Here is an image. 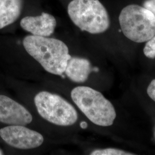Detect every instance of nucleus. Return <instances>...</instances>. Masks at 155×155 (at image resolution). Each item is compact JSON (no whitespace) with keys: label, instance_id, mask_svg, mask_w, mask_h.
I'll return each mask as SVG.
<instances>
[{"label":"nucleus","instance_id":"obj_8","mask_svg":"<svg viewBox=\"0 0 155 155\" xmlns=\"http://www.w3.org/2000/svg\"><path fill=\"white\" fill-rule=\"evenodd\" d=\"M20 26L32 35L49 37L54 32L56 20L52 15L43 13L40 16L24 17L21 20Z\"/></svg>","mask_w":155,"mask_h":155},{"label":"nucleus","instance_id":"obj_3","mask_svg":"<svg viewBox=\"0 0 155 155\" xmlns=\"http://www.w3.org/2000/svg\"><path fill=\"white\" fill-rule=\"evenodd\" d=\"M67 11L72 22L83 31L99 34L110 27L109 14L99 0H72Z\"/></svg>","mask_w":155,"mask_h":155},{"label":"nucleus","instance_id":"obj_7","mask_svg":"<svg viewBox=\"0 0 155 155\" xmlns=\"http://www.w3.org/2000/svg\"><path fill=\"white\" fill-rule=\"evenodd\" d=\"M32 121L30 112L11 98L0 95V122L10 125H27Z\"/></svg>","mask_w":155,"mask_h":155},{"label":"nucleus","instance_id":"obj_11","mask_svg":"<svg viewBox=\"0 0 155 155\" xmlns=\"http://www.w3.org/2000/svg\"><path fill=\"white\" fill-rule=\"evenodd\" d=\"M90 155H134L122 150L115 148H106L104 150H97L93 151Z\"/></svg>","mask_w":155,"mask_h":155},{"label":"nucleus","instance_id":"obj_9","mask_svg":"<svg viewBox=\"0 0 155 155\" xmlns=\"http://www.w3.org/2000/svg\"><path fill=\"white\" fill-rule=\"evenodd\" d=\"M92 71L90 62L86 59L79 57H71L67 62L65 74L72 82L83 83L88 79Z\"/></svg>","mask_w":155,"mask_h":155},{"label":"nucleus","instance_id":"obj_5","mask_svg":"<svg viewBox=\"0 0 155 155\" xmlns=\"http://www.w3.org/2000/svg\"><path fill=\"white\" fill-rule=\"evenodd\" d=\"M34 102L40 116L52 124L66 127L77 121L74 107L57 94L41 91L35 96Z\"/></svg>","mask_w":155,"mask_h":155},{"label":"nucleus","instance_id":"obj_16","mask_svg":"<svg viewBox=\"0 0 155 155\" xmlns=\"http://www.w3.org/2000/svg\"><path fill=\"white\" fill-rule=\"evenodd\" d=\"M4 155V153H3V151L0 149V155Z\"/></svg>","mask_w":155,"mask_h":155},{"label":"nucleus","instance_id":"obj_14","mask_svg":"<svg viewBox=\"0 0 155 155\" xmlns=\"http://www.w3.org/2000/svg\"><path fill=\"white\" fill-rule=\"evenodd\" d=\"M147 94L155 102V79L152 81L147 88Z\"/></svg>","mask_w":155,"mask_h":155},{"label":"nucleus","instance_id":"obj_4","mask_svg":"<svg viewBox=\"0 0 155 155\" xmlns=\"http://www.w3.org/2000/svg\"><path fill=\"white\" fill-rule=\"evenodd\" d=\"M118 20L122 33L132 41L144 43L155 35V16L143 6L136 4L125 6Z\"/></svg>","mask_w":155,"mask_h":155},{"label":"nucleus","instance_id":"obj_6","mask_svg":"<svg viewBox=\"0 0 155 155\" xmlns=\"http://www.w3.org/2000/svg\"><path fill=\"white\" fill-rule=\"evenodd\" d=\"M0 136L6 144L20 150L40 147L44 141L43 136L24 125H9L0 129Z\"/></svg>","mask_w":155,"mask_h":155},{"label":"nucleus","instance_id":"obj_13","mask_svg":"<svg viewBox=\"0 0 155 155\" xmlns=\"http://www.w3.org/2000/svg\"><path fill=\"white\" fill-rule=\"evenodd\" d=\"M143 7L151 12L155 16V0H145Z\"/></svg>","mask_w":155,"mask_h":155},{"label":"nucleus","instance_id":"obj_1","mask_svg":"<svg viewBox=\"0 0 155 155\" xmlns=\"http://www.w3.org/2000/svg\"><path fill=\"white\" fill-rule=\"evenodd\" d=\"M23 45L45 71L54 75H62L71 57L66 45L58 39L32 35L24 39Z\"/></svg>","mask_w":155,"mask_h":155},{"label":"nucleus","instance_id":"obj_10","mask_svg":"<svg viewBox=\"0 0 155 155\" xmlns=\"http://www.w3.org/2000/svg\"><path fill=\"white\" fill-rule=\"evenodd\" d=\"M22 7V0H0V29L15 22Z\"/></svg>","mask_w":155,"mask_h":155},{"label":"nucleus","instance_id":"obj_15","mask_svg":"<svg viewBox=\"0 0 155 155\" xmlns=\"http://www.w3.org/2000/svg\"><path fill=\"white\" fill-rule=\"evenodd\" d=\"M81 127L83 129H85L87 127V124L86 122H82L81 123Z\"/></svg>","mask_w":155,"mask_h":155},{"label":"nucleus","instance_id":"obj_2","mask_svg":"<svg viewBox=\"0 0 155 155\" xmlns=\"http://www.w3.org/2000/svg\"><path fill=\"white\" fill-rule=\"evenodd\" d=\"M71 97L79 109L94 124L101 127L113 125L116 112L112 104L99 91L87 86L72 90Z\"/></svg>","mask_w":155,"mask_h":155},{"label":"nucleus","instance_id":"obj_12","mask_svg":"<svg viewBox=\"0 0 155 155\" xmlns=\"http://www.w3.org/2000/svg\"><path fill=\"white\" fill-rule=\"evenodd\" d=\"M144 54L148 58H155V35L147 41L144 48Z\"/></svg>","mask_w":155,"mask_h":155}]
</instances>
